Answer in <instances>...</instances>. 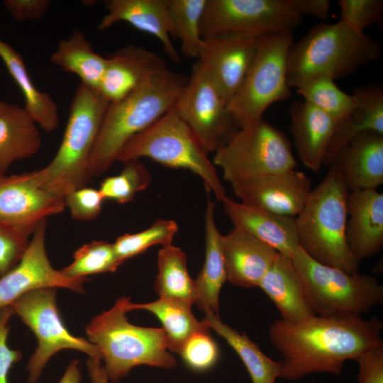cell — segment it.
Instances as JSON below:
<instances>
[{"instance_id": "obj_16", "label": "cell", "mask_w": 383, "mask_h": 383, "mask_svg": "<svg viewBox=\"0 0 383 383\" xmlns=\"http://www.w3.org/2000/svg\"><path fill=\"white\" fill-rule=\"evenodd\" d=\"M65 199L41 188L33 172L0 174V218L35 228L47 217L60 213Z\"/></svg>"}, {"instance_id": "obj_30", "label": "cell", "mask_w": 383, "mask_h": 383, "mask_svg": "<svg viewBox=\"0 0 383 383\" xmlns=\"http://www.w3.org/2000/svg\"><path fill=\"white\" fill-rule=\"evenodd\" d=\"M50 60L65 72L77 74L81 83L99 91L107 60L93 50L82 31L76 30L69 38L61 40Z\"/></svg>"}, {"instance_id": "obj_46", "label": "cell", "mask_w": 383, "mask_h": 383, "mask_svg": "<svg viewBox=\"0 0 383 383\" xmlns=\"http://www.w3.org/2000/svg\"><path fill=\"white\" fill-rule=\"evenodd\" d=\"M287 2L301 16L306 15L326 20L330 15L331 4L328 0H287Z\"/></svg>"}, {"instance_id": "obj_37", "label": "cell", "mask_w": 383, "mask_h": 383, "mask_svg": "<svg viewBox=\"0 0 383 383\" xmlns=\"http://www.w3.org/2000/svg\"><path fill=\"white\" fill-rule=\"evenodd\" d=\"M179 228L173 220L157 219L150 227L135 233H126L113 243L119 261L140 255L153 245L166 246L172 241Z\"/></svg>"}, {"instance_id": "obj_44", "label": "cell", "mask_w": 383, "mask_h": 383, "mask_svg": "<svg viewBox=\"0 0 383 383\" xmlns=\"http://www.w3.org/2000/svg\"><path fill=\"white\" fill-rule=\"evenodd\" d=\"M13 314L10 306L0 310V383H9L8 374L12 365L22 357L18 350L10 349L7 345L9 320Z\"/></svg>"}, {"instance_id": "obj_27", "label": "cell", "mask_w": 383, "mask_h": 383, "mask_svg": "<svg viewBox=\"0 0 383 383\" xmlns=\"http://www.w3.org/2000/svg\"><path fill=\"white\" fill-rule=\"evenodd\" d=\"M215 206V202L209 197L204 212L205 261L194 282L198 307L205 313L219 316L220 292L227 279L222 250L223 235L216 223Z\"/></svg>"}, {"instance_id": "obj_19", "label": "cell", "mask_w": 383, "mask_h": 383, "mask_svg": "<svg viewBox=\"0 0 383 383\" xmlns=\"http://www.w3.org/2000/svg\"><path fill=\"white\" fill-rule=\"evenodd\" d=\"M347 209V243L360 262L383 248V194L377 189L350 192Z\"/></svg>"}, {"instance_id": "obj_32", "label": "cell", "mask_w": 383, "mask_h": 383, "mask_svg": "<svg viewBox=\"0 0 383 383\" xmlns=\"http://www.w3.org/2000/svg\"><path fill=\"white\" fill-rule=\"evenodd\" d=\"M157 268L154 289L160 298L189 306L196 304L194 279L189 274L187 255L181 248L172 244L163 246L158 252Z\"/></svg>"}, {"instance_id": "obj_38", "label": "cell", "mask_w": 383, "mask_h": 383, "mask_svg": "<svg viewBox=\"0 0 383 383\" xmlns=\"http://www.w3.org/2000/svg\"><path fill=\"white\" fill-rule=\"evenodd\" d=\"M121 172L105 178L99 190L104 199L126 204L134 199L140 192L150 185L152 177L146 167L139 160L124 162Z\"/></svg>"}, {"instance_id": "obj_33", "label": "cell", "mask_w": 383, "mask_h": 383, "mask_svg": "<svg viewBox=\"0 0 383 383\" xmlns=\"http://www.w3.org/2000/svg\"><path fill=\"white\" fill-rule=\"evenodd\" d=\"M126 309L128 312L143 309L153 313L162 326L167 348L172 353L179 354L185 341L194 333L210 330L205 323L197 320L192 306L169 299L159 298L144 304H135L129 300Z\"/></svg>"}, {"instance_id": "obj_2", "label": "cell", "mask_w": 383, "mask_h": 383, "mask_svg": "<svg viewBox=\"0 0 383 383\" xmlns=\"http://www.w3.org/2000/svg\"><path fill=\"white\" fill-rule=\"evenodd\" d=\"M187 79L165 63L127 96L109 103L89 160L91 177L107 171L132 137L174 107Z\"/></svg>"}, {"instance_id": "obj_34", "label": "cell", "mask_w": 383, "mask_h": 383, "mask_svg": "<svg viewBox=\"0 0 383 383\" xmlns=\"http://www.w3.org/2000/svg\"><path fill=\"white\" fill-rule=\"evenodd\" d=\"M296 91L304 101L331 117L336 122L344 118L355 106L352 93L342 91L335 80L326 75H316L303 81Z\"/></svg>"}, {"instance_id": "obj_12", "label": "cell", "mask_w": 383, "mask_h": 383, "mask_svg": "<svg viewBox=\"0 0 383 383\" xmlns=\"http://www.w3.org/2000/svg\"><path fill=\"white\" fill-rule=\"evenodd\" d=\"M9 306L38 340V347L26 367L28 383H36L49 360L64 349L79 350L101 360L94 345L84 338L73 335L64 325L56 304L55 288L33 290Z\"/></svg>"}, {"instance_id": "obj_20", "label": "cell", "mask_w": 383, "mask_h": 383, "mask_svg": "<svg viewBox=\"0 0 383 383\" xmlns=\"http://www.w3.org/2000/svg\"><path fill=\"white\" fill-rule=\"evenodd\" d=\"M106 13L98 24V30H106L115 23L125 21L135 28L156 37L173 62H179V54L171 38H174L167 0H107Z\"/></svg>"}, {"instance_id": "obj_4", "label": "cell", "mask_w": 383, "mask_h": 383, "mask_svg": "<svg viewBox=\"0 0 383 383\" xmlns=\"http://www.w3.org/2000/svg\"><path fill=\"white\" fill-rule=\"evenodd\" d=\"M350 191L335 165L311 190L295 218L299 247L311 258L348 273L358 272L360 262L347 243Z\"/></svg>"}, {"instance_id": "obj_36", "label": "cell", "mask_w": 383, "mask_h": 383, "mask_svg": "<svg viewBox=\"0 0 383 383\" xmlns=\"http://www.w3.org/2000/svg\"><path fill=\"white\" fill-rule=\"evenodd\" d=\"M121 264L113 243L94 240L76 250L72 263L60 271L71 278H82L89 274L114 272Z\"/></svg>"}, {"instance_id": "obj_14", "label": "cell", "mask_w": 383, "mask_h": 383, "mask_svg": "<svg viewBox=\"0 0 383 383\" xmlns=\"http://www.w3.org/2000/svg\"><path fill=\"white\" fill-rule=\"evenodd\" d=\"M46 224L45 219L37 225L20 261L0 277V310L35 289L62 287L84 292L85 277L71 278L52 267L45 250Z\"/></svg>"}, {"instance_id": "obj_8", "label": "cell", "mask_w": 383, "mask_h": 383, "mask_svg": "<svg viewBox=\"0 0 383 383\" xmlns=\"http://www.w3.org/2000/svg\"><path fill=\"white\" fill-rule=\"evenodd\" d=\"M292 260L314 315L362 316L383 303V286L372 276L320 263L300 247Z\"/></svg>"}, {"instance_id": "obj_13", "label": "cell", "mask_w": 383, "mask_h": 383, "mask_svg": "<svg viewBox=\"0 0 383 383\" xmlns=\"http://www.w3.org/2000/svg\"><path fill=\"white\" fill-rule=\"evenodd\" d=\"M174 108L208 153L215 152L238 129L219 88L199 60Z\"/></svg>"}, {"instance_id": "obj_41", "label": "cell", "mask_w": 383, "mask_h": 383, "mask_svg": "<svg viewBox=\"0 0 383 383\" xmlns=\"http://www.w3.org/2000/svg\"><path fill=\"white\" fill-rule=\"evenodd\" d=\"M341 20L357 30L380 22L383 16L382 0H339Z\"/></svg>"}, {"instance_id": "obj_28", "label": "cell", "mask_w": 383, "mask_h": 383, "mask_svg": "<svg viewBox=\"0 0 383 383\" xmlns=\"http://www.w3.org/2000/svg\"><path fill=\"white\" fill-rule=\"evenodd\" d=\"M38 128L23 107L0 100V174L15 161L38 151L41 145Z\"/></svg>"}, {"instance_id": "obj_26", "label": "cell", "mask_w": 383, "mask_h": 383, "mask_svg": "<svg viewBox=\"0 0 383 383\" xmlns=\"http://www.w3.org/2000/svg\"><path fill=\"white\" fill-rule=\"evenodd\" d=\"M353 94L357 100L356 105L337 122L323 165H331L338 153L358 135L368 131L383 134L382 87L369 84L355 89Z\"/></svg>"}, {"instance_id": "obj_17", "label": "cell", "mask_w": 383, "mask_h": 383, "mask_svg": "<svg viewBox=\"0 0 383 383\" xmlns=\"http://www.w3.org/2000/svg\"><path fill=\"white\" fill-rule=\"evenodd\" d=\"M257 38H203L198 57L222 93L227 104L239 90L251 63Z\"/></svg>"}, {"instance_id": "obj_35", "label": "cell", "mask_w": 383, "mask_h": 383, "mask_svg": "<svg viewBox=\"0 0 383 383\" xmlns=\"http://www.w3.org/2000/svg\"><path fill=\"white\" fill-rule=\"evenodd\" d=\"M207 0H167L174 38L183 55L198 58L203 43L201 22Z\"/></svg>"}, {"instance_id": "obj_21", "label": "cell", "mask_w": 383, "mask_h": 383, "mask_svg": "<svg viewBox=\"0 0 383 383\" xmlns=\"http://www.w3.org/2000/svg\"><path fill=\"white\" fill-rule=\"evenodd\" d=\"M222 250L226 279L246 289L258 287L279 254L249 233L235 227L223 235Z\"/></svg>"}, {"instance_id": "obj_40", "label": "cell", "mask_w": 383, "mask_h": 383, "mask_svg": "<svg viewBox=\"0 0 383 383\" xmlns=\"http://www.w3.org/2000/svg\"><path fill=\"white\" fill-rule=\"evenodd\" d=\"M210 330L192 334L179 353L185 365L195 372L210 370L219 358V349L211 335Z\"/></svg>"}, {"instance_id": "obj_11", "label": "cell", "mask_w": 383, "mask_h": 383, "mask_svg": "<svg viewBox=\"0 0 383 383\" xmlns=\"http://www.w3.org/2000/svg\"><path fill=\"white\" fill-rule=\"evenodd\" d=\"M301 21L287 0H207L201 35L257 38L293 31Z\"/></svg>"}, {"instance_id": "obj_25", "label": "cell", "mask_w": 383, "mask_h": 383, "mask_svg": "<svg viewBox=\"0 0 383 383\" xmlns=\"http://www.w3.org/2000/svg\"><path fill=\"white\" fill-rule=\"evenodd\" d=\"M257 287L274 304L280 319L296 323L314 316L292 258L278 254Z\"/></svg>"}, {"instance_id": "obj_1", "label": "cell", "mask_w": 383, "mask_h": 383, "mask_svg": "<svg viewBox=\"0 0 383 383\" xmlns=\"http://www.w3.org/2000/svg\"><path fill=\"white\" fill-rule=\"evenodd\" d=\"M382 329L377 316L314 315L296 323L279 318L268 335L282 357L279 378L295 381L315 373L340 374L346 360L383 345Z\"/></svg>"}, {"instance_id": "obj_5", "label": "cell", "mask_w": 383, "mask_h": 383, "mask_svg": "<svg viewBox=\"0 0 383 383\" xmlns=\"http://www.w3.org/2000/svg\"><path fill=\"white\" fill-rule=\"evenodd\" d=\"M129 300L128 296H121L85 328L88 340L99 350L111 383H118L136 366L172 370L177 365L167 348L162 328L138 326L128 321Z\"/></svg>"}, {"instance_id": "obj_39", "label": "cell", "mask_w": 383, "mask_h": 383, "mask_svg": "<svg viewBox=\"0 0 383 383\" xmlns=\"http://www.w3.org/2000/svg\"><path fill=\"white\" fill-rule=\"evenodd\" d=\"M34 230L0 218V277L20 261Z\"/></svg>"}, {"instance_id": "obj_42", "label": "cell", "mask_w": 383, "mask_h": 383, "mask_svg": "<svg viewBox=\"0 0 383 383\" xmlns=\"http://www.w3.org/2000/svg\"><path fill=\"white\" fill-rule=\"evenodd\" d=\"M104 198L99 189L81 187L74 189L65 196L72 218L77 221H89L100 213Z\"/></svg>"}, {"instance_id": "obj_10", "label": "cell", "mask_w": 383, "mask_h": 383, "mask_svg": "<svg viewBox=\"0 0 383 383\" xmlns=\"http://www.w3.org/2000/svg\"><path fill=\"white\" fill-rule=\"evenodd\" d=\"M212 162L231 184L296 166L287 135L262 118L238 128L215 151Z\"/></svg>"}, {"instance_id": "obj_23", "label": "cell", "mask_w": 383, "mask_h": 383, "mask_svg": "<svg viewBox=\"0 0 383 383\" xmlns=\"http://www.w3.org/2000/svg\"><path fill=\"white\" fill-rule=\"evenodd\" d=\"M333 164L350 192L377 189L383 183V134L368 131L358 135L338 153Z\"/></svg>"}, {"instance_id": "obj_6", "label": "cell", "mask_w": 383, "mask_h": 383, "mask_svg": "<svg viewBox=\"0 0 383 383\" xmlns=\"http://www.w3.org/2000/svg\"><path fill=\"white\" fill-rule=\"evenodd\" d=\"M109 102L83 83L72 98L60 148L45 167L33 171L43 189L64 198L91 178L89 160Z\"/></svg>"}, {"instance_id": "obj_47", "label": "cell", "mask_w": 383, "mask_h": 383, "mask_svg": "<svg viewBox=\"0 0 383 383\" xmlns=\"http://www.w3.org/2000/svg\"><path fill=\"white\" fill-rule=\"evenodd\" d=\"M87 367L91 383H109L100 359L89 357L87 361Z\"/></svg>"}, {"instance_id": "obj_22", "label": "cell", "mask_w": 383, "mask_h": 383, "mask_svg": "<svg viewBox=\"0 0 383 383\" xmlns=\"http://www.w3.org/2000/svg\"><path fill=\"white\" fill-rule=\"evenodd\" d=\"M106 60L99 92L109 103L127 96L154 70L165 64L155 53L131 44L118 49Z\"/></svg>"}, {"instance_id": "obj_29", "label": "cell", "mask_w": 383, "mask_h": 383, "mask_svg": "<svg viewBox=\"0 0 383 383\" xmlns=\"http://www.w3.org/2000/svg\"><path fill=\"white\" fill-rule=\"evenodd\" d=\"M0 58L23 96L26 112L40 128L47 132L55 131L59 124L57 104L48 93L35 86L22 56L1 39Z\"/></svg>"}, {"instance_id": "obj_18", "label": "cell", "mask_w": 383, "mask_h": 383, "mask_svg": "<svg viewBox=\"0 0 383 383\" xmlns=\"http://www.w3.org/2000/svg\"><path fill=\"white\" fill-rule=\"evenodd\" d=\"M221 202L235 228L245 231L279 254L292 258L299 248L294 217L237 202L228 196Z\"/></svg>"}, {"instance_id": "obj_7", "label": "cell", "mask_w": 383, "mask_h": 383, "mask_svg": "<svg viewBox=\"0 0 383 383\" xmlns=\"http://www.w3.org/2000/svg\"><path fill=\"white\" fill-rule=\"evenodd\" d=\"M209 153L174 108L132 137L118 156V162L148 157L165 167L188 170L204 181L208 192L223 201L226 189Z\"/></svg>"}, {"instance_id": "obj_15", "label": "cell", "mask_w": 383, "mask_h": 383, "mask_svg": "<svg viewBox=\"0 0 383 383\" xmlns=\"http://www.w3.org/2000/svg\"><path fill=\"white\" fill-rule=\"evenodd\" d=\"M311 184L307 175L294 169L260 175L231 185L240 202L294 217L304 207Z\"/></svg>"}, {"instance_id": "obj_9", "label": "cell", "mask_w": 383, "mask_h": 383, "mask_svg": "<svg viewBox=\"0 0 383 383\" xmlns=\"http://www.w3.org/2000/svg\"><path fill=\"white\" fill-rule=\"evenodd\" d=\"M293 31L257 38L254 55L239 90L228 104L238 128L262 118L272 104L292 96L287 81V59Z\"/></svg>"}, {"instance_id": "obj_48", "label": "cell", "mask_w": 383, "mask_h": 383, "mask_svg": "<svg viewBox=\"0 0 383 383\" xmlns=\"http://www.w3.org/2000/svg\"><path fill=\"white\" fill-rule=\"evenodd\" d=\"M82 375L78 360L72 361L67 367L58 383H81Z\"/></svg>"}, {"instance_id": "obj_24", "label": "cell", "mask_w": 383, "mask_h": 383, "mask_svg": "<svg viewBox=\"0 0 383 383\" xmlns=\"http://www.w3.org/2000/svg\"><path fill=\"white\" fill-rule=\"evenodd\" d=\"M290 131L302 163L318 172L337 122L304 101H296L289 108Z\"/></svg>"}, {"instance_id": "obj_45", "label": "cell", "mask_w": 383, "mask_h": 383, "mask_svg": "<svg viewBox=\"0 0 383 383\" xmlns=\"http://www.w3.org/2000/svg\"><path fill=\"white\" fill-rule=\"evenodd\" d=\"M50 0H5L6 9L16 21L36 20L48 10Z\"/></svg>"}, {"instance_id": "obj_3", "label": "cell", "mask_w": 383, "mask_h": 383, "mask_svg": "<svg viewBox=\"0 0 383 383\" xmlns=\"http://www.w3.org/2000/svg\"><path fill=\"white\" fill-rule=\"evenodd\" d=\"M381 55L378 41L345 21L320 23L293 43L287 59L288 84L296 88L316 75L345 77Z\"/></svg>"}, {"instance_id": "obj_31", "label": "cell", "mask_w": 383, "mask_h": 383, "mask_svg": "<svg viewBox=\"0 0 383 383\" xmlns=\"http://www.w3.org/2000/svg\"><path fill=\"white\" fill-rule=\"evenodd\" d=\"M202 321L234 350L244 364L252 383H276L280 375V362L267 356L245 333L224 323L219 316L207 313Z\"/></svg>"}, {"instance_id": "obj_43", "label": "cell", "mask_w": 383, "mask_h": 383, "mask_svg": "<svg viewBox=\"0 0 383 383\" xmlns=\"http://www.w3.org/2000/svg\"><path fill=\"white\" fill-rule=\"evenodd\" d=\"M354 360L359 366L357 383H383V345L362 352Z\"/></svg>"}]
</instances>
